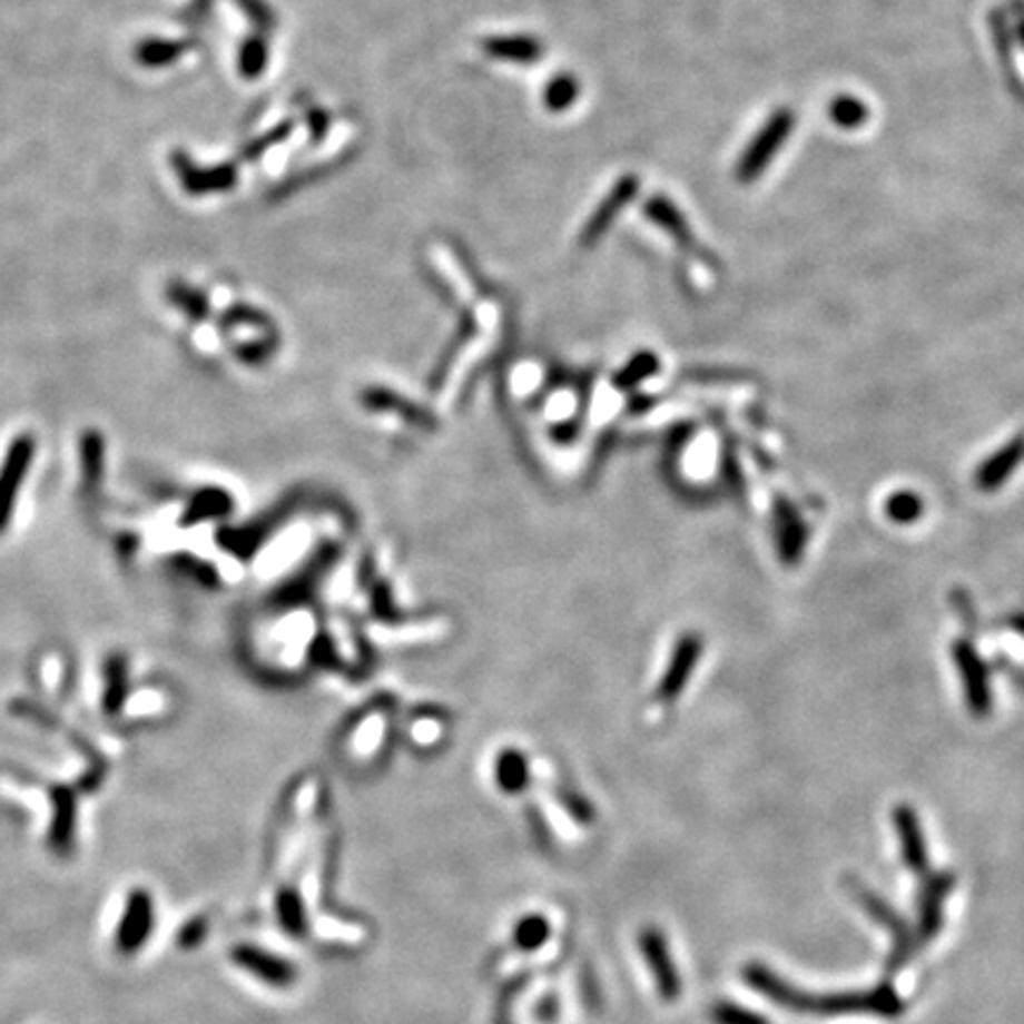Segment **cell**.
<instances>
[{
    "instance_id": "obj_1",
    "label": "cell",
    "mask_w": 1024,
    "mask_h": 1024,
    "mask_svg": "<svg viewBox=\"0 0 1024 1024\" xmlns=\"http://www.w3.org/2000/svg\"><path fill=\"white\" fill-rule=\"evenodd\" d=\"M742 977L755 992L764 994L768 1001H774L782 1008L795 1013H809V1015H851V1013H866V1015H885L894 1017L904 1011L902 998L896 996L889 984H880L868 992H845V994H807L795 989L792 984L768 971L761 963H749Z\"/></svg>"
},
{
    "instance_id": "obj_2",
    "label": "cell",
    "mask_w": 1024,
    "mask_h": 1024,
    "mask_svg": "<svg viewBox=\"0 0 1024 1024\" xmlns=\"http://www.w3.org/2000/svg\"><path fill=\"white\" fill-rule=\"evenodd\" d=\"M847 885H849L851 894L858 899V904L866 908L868 916L875 923H880L892 935V951H889V958H887L885 967H887V975L899 973L902 967L910 961L913 951H916V935H913L910 927L906 925V920L899 916V913L892 910L880 899V896L873 894L870 889H866L861 883H856V880H849Z\"/></svg>"
},
{
    "instance_id": "obj_3",
    "label": "cell",
    "mask_w": 1024,
    "mask_h": 1024,
    "mask_svg": "<svg viewBox=\"0 0 1024 1024\" xmlns=\"http://www.w3.org/2000/svg\"><path fill=\"white\" fill-rule=\"evenodd\" d=\"M792 128H795L792 109L788 107L776 109V112L764 124L761 131L752 138V142L747 145L742 159L738 161V167H736L738 180L752 183L755 178H759L768 164H771V159L776 157V152L782 148L785 140L790 138Z\"/></svg>"
},
{
    "instance_id": "obj_4",
    "label": "cell",
    "mask_w": 1024,
    "mask_h": 1024,
    "mask_svg": "<svg viewBox=\"0 0 1024 1024\" xmlns=\"http://www.w3.org/2000/svg\"><path fill=\"white\" fill-rule=\"evenodd\" d=\"M171 164L183 190L195 197L226 193L237 183V167L233 161L216 164V167H203V164H197L188 152L174 150Z\"/></svg>"
},
{
    "instance_id": "obj_5",
    "label": "cell",
    "mask_w": 1024,
    "mask_h": 1024,
    "mask_svg": "<svg viewBox=\"0 0 1024 1024\" xmlns=\"http://www.w3.org/2000/svg\"><path fill=\"white\" fill-rule=\"evenodd\" d=\"M155 925V902L145 889L131 892L126 902V910L119 920L117 929V948L121 954L131 956L140 946L148 942Z\"/></svg>"
},
{
    "instance_id": "obj_6",
    "label": "cell",
    "mask_w": 1024,
    "mask_h": 1024,
    "mask_svg": "<svg viewBox=\"0 0 1024 1024\" xmlns=\"http://www.w3.org/2000/svg\"><path fill=\"white\" fill-rule=\"evenodd\" d=\"M638 946H640V954H643V958L650 965V973L657 982V992H660V996L667 1001L679 998L681 979H679V973H676V965L671 961L669 946H667L662 932L657 927H646L643 932H640Z\"/></svg>"
},
{
    "instance_id": "obj_7",
    "label": "cell",
    "mask_w": 1024,
    "mask_h": 1024,
    "mask_svg": "<svg viewBox=\"0 0 1024 1024\" xmlns=\"http://www.w3.org/2000/svg\"><path fill=\"white\" fill-rule=\"evenodd\" d=\"M920 899H918V937L920 942H932L937 937L944 923V902L956 885L954 873H927L920 877Z\"/></svg>"
},
{
    "instance_id": "obj_8",
    "label": "cell",
    "mask_w": 1024,
    "mask_h": 1024,
    "mask_svg": "<svg viewBox=\"0 0 1024 1024\" xmlns=\"http://www.w3.org/2000/svg\"><path fill=\"white\" fill-rule=\"evenodd\" d=\"M640 188V180L638 176H624V178H619L614 183V188L610 190V195L602 199V203L598 205V209L593 211V216L587 221V226H583L581 230V245H593L598 243L602 235L608 233V228L614 224V218L619 216V211L624 209L631 199L636 197Z\"/></svg>"
},
{
    "instance_id": "obj_9",
    "label": "cell",
    "mask_w": 1024,
    "mask_h": 1024,
    "mask_svg": "<svg viewBox=\"0 0 1024 1024\" xmlns=\"http://www.w3.org/2000/svg\"><path fill=\"white\" fill-rule=\"evenodd\" d=\"M233 961L240 965L243 971L252 973L254 977L264 979L270 986H278V989H283V986H289L292 982L297 979L295 965L278 958V956L268 954V951L249 946V944L235 946L233 948Z\"/></svg>"
},
{
    "instance_id": "obj_10",
    "label": "cell",
    "mask_w": 1024,
    "mask_h": 1024,
    "mask_svg": "<svg viewBox=\"0 0 1024 1024\" xmlns=\"http://www.w3.org/2000/svg\"><path fill=\"white\" fill-rule=\"evenodd\" d=\"M956 662H958V671L963 676L965 698H967V705H971V711L975 717L989 715V709H992L989 676H986V669L979 662V657L973 652L971 646L958 643L956 646Z\"/></svg>"
},
{
    "instance_id": "obj_11",
    "label": "cell",
    "mask_w": 1024,
    "mask_h": 1024,
    "mask_svg": "<svg viewBox=\"0 0 1024 1024\" xmlns=\"http://www.w3.org/2000/svg\"><path fill=\"white\" fill-rule=\"evenodd\" d=\"M33 455V442L29 436H20L8 451V459L3 470H0V529H3L12 515V503H14V493L20 489L24 472L31 463Z\"/></svg>"
},
{
    "instance_id": "obj_12",
    "label": "cell",
    "mask_w": 1024,
    "mask_h": 1024,
    "mask_svg": "<svg viewBox=\"0 0 1024 1024\" xmlns=\"http://www.w3.org/2000/svg\"><path fill=\"white\" fill-rule=\"evenodd\" d=\"M894 826H896V833H899L904 864L913 873H916L918 877H925L929 873V861H927L925 837H923V830H920L918 814L913 811L910 807H896Z\"/></svg>"
},
{
    "instance_id": "obj_13",
    "label": "cell",
    "mask_w": 1024,
    "mask_h": 1024,
    "mask_svg": "<svg viewBox=\"0 0 1024 1024\" xmlns=\"http://www.w3.org/2000/svg\"><path fill=\"white\" fill-rule=\"evenodd\" d=\"M484 52L493 60L512 65H534L543 58V43L534 36H489L482 41Z\"/></svg>"
},
{
    "instance_id": "obj_14",
    "label": "cell",
    "mask_w": 1024,
    "mask_h": 1024,
    "mask_svg": "<svg viewBox=\"0 0 1024 1024\" xmlns=\"http://www.w3.org/2000/svg\"><path fill=\"white\" fill-rule=\"evenodd\" d=\"M1022 461H1024V436H1017L1015 442L1003 446L994 459L982 463V467L977 470V477H975L977 486L982 491H996L1001 484L1011 480V474Z\"/></svg>"
},
{
    "instance_id": "obj_15",
    "label": "cell",
    "mask_w": 1024,
    "mask_h": 1024,
    "mask_svg": "<svg viewBox=\"0 0 1024 1024\" xmlns=\"http://www.w3.org/2000/svg\"><path fill=\"white\" fill-rule=\"evenodd\" d=\"M190 48L188 41H174V39H142L136 46V62L148 67V69H159V67H169L183 58V52Z\"/></svg>"
},
{
    "instance_id": "obj_16",
    "label": "cell",
    "mask_w": 1024,
    "mask_h": 1024,
    "mask_svg": "<svg viewBox=\"0 0 1024 1024\" xmlns=\"http://www.w3.org/2000/svg\"><path fill=\"white\" fill-rule=\"evenodd\" d=\"M55 804V818H52V828H50V843L55 849L67 851L71 845V833H75V797H71L69 790L60 788L52 795Z\"/></svg>"
},
{
    "instance_id": "obj_17",
    "label": "cell",
    "mask_w": 1024,
    "mask_h": 1024,
    "mask_svg": "<svg viewBox=\"0 0 1024 1024\" xmlns=\"http://www.w3.org/2000/svg\"><path fill=\"white\" fill-rule=\"evenodd\" d=\"M698 654H700V640H695V638L683 640L679 652H676L673 657L667 679L662 683V698H676V695L686 688L688 676L695 667V660H698Z\"/></svg>"
},
{
    "instance_id": "obj_18",
    "label": "cell",
    "mask_w": 1024,
    "mask_h": 1024,
    "mask_svg": "<svg viewBox=\"0 0 1024 1024\" xmlns=\"http://www.w3.org/2000/svg\"><path fill=\"white\" fill-rule=\"evenodd\" d=\"M643 211H646V216L650 218L652 224H657L662 230H667L671 237H676V240L690 243V230H688L686 216L679 211V207L671 203V199L652 197Z\"/></svg>"
},
{
    "instance_id": "obj_19",
    "label": "cell",
    "mask_w": 1024,
    "mask_h": 1024,
    "mask_svg": "<svg viewBox=\"0 0 1024 1024\" xmlns=\"http://www.w3.org/2000/svg\"><path fill=\"white\" fill-rule=\"evenodd\" d=\"M496 782L503 792H522L529 782L526 757L518 749H505L496 761Z\"/></svg>"
},
{
    "instance_id": "obj_20",
    "label": "cell",
    "mask_w": 1024,
    "mask_h": 1024,
    "mask_svg": "<svg viewBox=\"0 0 1024 1024\" xmlns=\"http://www.w3.org/2000/svg\"><path fill=\"white\" fill-rule=\"evenodd\" d=\"M268 67V41L262 33H254L243 41L240 52H237V69L240 77L247 81L259 79Z\"/></svg>"
},
{
    "instance_id": "obj_21",
    "label": "cell",
    "mask_w": 1024,
    "mask_h": 1024,
    "mask_svg": "<svg viewBox=\"0 0 1024 1024\" xmlns=\"http://www.w3.org/2000/svg\"><path fill=\"white\" fill-rule=\"evenodd\" d=\"M579 392L572 387H558L545 396L543 404V420L548 425H567L574 420L579 411Z\"/></svg>"
},
{
    "instance_id": "obj_22",
    "label": "cell",
    "mask_w": 1024,
    "mask_h": 1024,
    "mask_svg": "<svg viewBox=\"0 0 1024 1024\" xmlns=\"http://www.w3.org/2000/svg\"><path fill=\"white\" fill-rule=\"evenodd\" d=\"M387 709H384V705H380L377 709H371V711H365L361 723L356 726V747H358V752L361 755H368L373 752V749L382 742V736H384V728H387Z\"/></svg>"
},
{
    "instance_id": "obj_23",
    "label": "cell",
    "mask_w": 1024,
    "mask_h": 1024,
    "mask_svg": "<svg viewBox=\"0 0 1024 1024\" xmlns=\"http://www.w3.org/2000/svg\"><path fill=\"white\" fill-rule=\"evenodd\" d=\"M276 910H278L280 925L289 932V935H297V937L304 935V932H306V910H304L302 896L295 889H283L278 894Z\"/></svg>"
},
{
    "instance_id": "obj_24",
    "label": "cell",
    "mask_w": 1024,
    "mask_h": 1024,
    "mask_svg": "<svg viewBox=\"0 0 1024 1024\" xmlns=\"http://www.w3.org/2000/svg\"><path fill=\"white\" fill-rule=\"evenodd\" d=\"M579 98V81L572 75H558L543 90V105L551 112H564Z\"/></svg>"
},
{
    "instance_id": "obj_25",
    "label": "cell",
    "mask_w": 1024,
    "mask_h": 1024,
    "mask_svg": "<svg viewBox=\"0 0 1024 1024\" xmlns=\"http://www.w3.org/2000/svg\"><path fill=\"white\" fill-rule=\"evenodd\" d=\"M923 499L918 496V493H913V491H899V493H894V496L887 499L885 503V512H887V518L896 524H910V522H916L923 518Z\"/></svg>"
},
{
    "instance_id": "obj_26",
    "label": "cell",
    "mask_w": 1024,
    "mask_h": 1024,
    "mask_svg": "<svg viewBox=\"0 0 1024 1024\" xmlns=\"http://www.w3.org/2000/svg\"><path fill=\"white\" fill-rule=\"evenodd\" d=\"M830 119L843 128H858L868 121V107L854 96H839L830 102Z\"/></svg>"
},
{
    "instance_id": "obj_27",
    "label": "cell",
    "mask_w": 1024,
    "mask_h": 1024,
    "mask_svg": "<svg viewBox=\"0 0 1024 1024\" xmlns=\"http://www.w3.org/2000/svg\"><path fill=\"white\" fill-rule=\"evenodd\" d=\"M548 937H551V925L541 916H529L515 927V946L520 951H536Z\"/></svg>"
},
{
    "instance_id": "obj_28",
    "label": "cell",
    "mask_w": 1024,
    "mask_h": 1024,
    "mask_svg": "<svg viewBox=\"0 0 1024 1024\" xmlns=\"http://www.w3.org/2000/svg\"><path fill=\"white\" fill-rule=\"evenodd\" d=\"M169 299H171L178 308L186 311V314L193 316V318H205V316H207V308H209V306H207V299H205V295H203V292H199V289H193V287H188V285L174 283V285L169 287Z\"/></svg>"
},
{
    "instance_id": "obj_29",
    "label": "cell",
    "mask_w": 1024,
    "mask_h": 1024,
    "mask_svg": "<svg viewBox=\"0 0 1024 1024\" xmlns=\"http://www.w3.org/2000/svg\"><path fill=\"white\" fill-rule=\"evenodd\" d=\"M711 1020L715 1024H771L764 1015L740 1008L736 1003H717L711 1008Z\"/></svg>"
},
{
    "instance_id": "obj_30",
    "label": "cell",
    "mask_w": 1024,
    "mask_h": 1024,
    "mask_svg": "<svg viewBox=\"0 0 1024 1024\" xmlns=\"http://www.w3.org/2000/svg\"><path fill=\"white\" fill-rule=\"evenodd\" d=\"M230 508V499L226 496V493L221 491H205L203 496H197L195 505H193V515L190 520H199V518H211V515H224V512Z\"/></svg>"
},
{
    "instance_id": "obj_31",
    "label": "cell",
    "mask_w": 1024,
    "mask_h": 1024,
    "mask_svg": "<svg viewBox=\"0 0 1024 1024\" xmlns=\"http://www.w3.org/2000/svg\"><path fill=\"white\" fill-rule=\"evenodd\" d=\"M235 3L240 6V10L259 29H264V31L276 29L278 17H276V12H273V8L266 3V0H235Z\"/></svg>"
},
{
    "instance_id": "obj_32",
    "label": "cell",
    "mask_w": 1024,
    "mask_h": 1024,
    "mask_svg": "<svg viewBox=\"0 0 1024 1024\" xmlns=\"http://www.w3.org/2000/svg\"><path fill=\"white\" fill-rule=\"evenodd\" d=\"M100 463H102V442L98 434H86L83 439V470L86 477L93 482L100 477Z\"/></svg>"
},
{
    "instance_id": "obj_33",
    "label": "cell",
    "mask_w": 1024,
    "mask_h": 1024,
    "mask_svg": "<svg viewBox=\"0 0 1024 1024\" xmlns=\"http://www.w3.org/2000/svg\"><path fill=\"white\" fill-rule=\"evenodd\" d=\"M289 131H292V124H289V121H287V124H280L278 128H273V131H268L266 136L256 138L252 145H247V148H245V157H247V159H259L266 150L273 148V145L283 142V140L289 136Z\"/></svg>"
},
{
    "instance_id": "obj_34",
    "label": "cell",
    "mask_w": 1024,
    "mask_h": 1024,
    "mask_svg": "<svg viewBox=\"0 0 1024 1024\" xmlns=\"http://www.w3.org/2000/svg\"><path fill=\"white\" fill-rule=\"evenodd\" d=\"M413 738H415V742H434V738H439V719H434V717L415 719Z\"/></svg>"
},
{
    "instance_id": "obj_35",
    "label": "cell",
    "mask_w": 1024,
    "mask_h": 1024,
    "mask_svg": "<svg viewBox=\"0 0 1024 1024\" xmlns=\"http://www.w3.org/2000/svg\"><path fill=\"white\" fill-rule=\"evenodd\" d=\"M203 935H205V923H203V920H197V923H193V925H186V929L180 932V944H183V946H188V944L193 946Z\"/></svg>"
},
{
    "instance_id": "obj_36",
    "label": "cell",
    "mask_w": 1024,
    "mask_h": 1024,
    "mask_svg": "<svg viewBox=\"0 0 1024 1024\" xmlns=\"http://www.w3.org/2000/svg\"><path fill=\"white\" fill-rule=\"evenodd\" d=\"M1020 36H1022V43H1024V20H1022V24H1020Z\"/></svg>"
}]
</instances>
